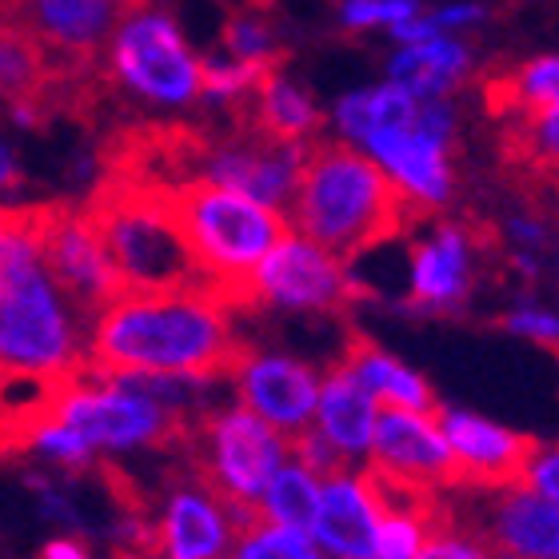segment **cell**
I'll use <instances>...</instances> for the list:
<instances>
[{
  "mask_svg": "<svg viewBox=\"0 0 559 559\" xmlns=\"http://www.w3.org/2000/svg\"><path fill=\"white\" fill-rule=\"evenodd\" d=\"M252 348L233 332L228 308L192 292H124L88 328L84 364L96 372H160L233 380Z\"/></svg>",
  "mask_w": 559,
  "mask_h": 559,
  "instance_id": "1",
  "label": "cell"
},
{
  "mask_svg": "<svg viewBox=\"0 0 559 559\" xmlns=\"http://www.w3.org/2000/svg\"><path fill=\"white\" fill-rule=\"evenodd\" d=\"M288 212L296 216L304 240H312L340 264H348L368 248H380L400 233H408L424 204L412 200L364 152L340 140L312 136L304 144Z\"/></svg>",
  "mask_w": 559,
  "mask_h": 559,
  "instance_id": "2",
  "label": "cell"
},
{
  "mask_svg": "<svg viewBox=\"0 0 559 559\" xmlns=\"http://www.w3.org/2000/svg\"><path fill=\"white\" fill-rule=\"evenodd\" d=\"M81 212L117 276L120 296L124 292H192L221 304V280L200 264L192 245L185 240L168 209L164 185L100 176V185L84 200Z\"/></svg>",
  "mask_w": 559,
  "mask_h": 559,
  "instance_id": "3",
  "label": "cell"
},
{
  "mask_svg": "<svg viewBox=\"0 0 559 559\" xmlns=\"http://www.w3.org/2000/svg\"><path fill=\"white\" fill-rule=\"evenodd\" d=\"M84 328L40 264V204L0 212V364L81 372Z\"/></svg>",
  "mask_w": 559,
  "mask_h": 559,
  "instance_id": "4",
  "label": "cell"
},
{
  "mask_svg": "<svg viewBox=\"0 0 559 559\" xmlns=\"http://www.w3.org/2000/svg\"><path fill=\"white\" fill-rule=\"evenodd\" d=\"M168 209L197 260L221 280V304L228 312H245V276L288 236V221L269 204L204 176L168 188Z\"/></svg>",
  "mask_w": 559,
  "mask_h": 559,
  "instance_id": "5",
  "label": "cell"
},
{
  "mask_svg": "<svg viewBox=\"0 0 559 559\" xmlns=\"http://www.w3.org/2000/svg\"><path fill=\"white\" fill-rule=\"evenodd\" d=\"M185 452L216 496L257 503L288 455V436L248 408L204 412L192 419Z\"/></svg>",
  "mask_w": 559,
  "mask_h": 559,
  "instance_id": "6",
  "label": "cell"
},
{
  "mask_svg": "<svg viewBox=\"0 0 559 559\" xmlns=\"http://www.w3.org/2000/svg\"><path fill=\"white\" fill-rule=\"evenodd\" d=\"M57 424L76 431L88 448H185L192 419L156 400L100 384L96 376H72L57 400Z\"/></svg>",
  "mask_w": 559,
  "mask_h": 559,
  "instance_id": "7",
  "label": "cell"
},
{
  "mask_svg": "<svg viewBox=\"0 0 559 559\" xmlns=\"http://www.w3.org/2000/svg\"><path fill=\"white\" fill-rule=\"evenodd\" d=\"M152 0H0V21L16 24L48 52L57 72L96 69L105 45Z\"/></svg>",
  "mask_w": 559,
  "mask_h": 559,
  "instance_id": "8",
  "label": "cell"
},
{
  "mask_svg": "<svg viewBox=\"0 0 559 559\" xmlns=\"http://www.w3.org/2000/svg\"><path fill=\"white\" fill-rule=\"evenodd\" d=\"M368 292L360 280L320 245L304 236H284L257 260V269L245 276V312L252 308H304V312H344Z\"/></svg>",
  "mask_w": 559,
  "mask_h": 559,
  "instance_id": "9",
  "label": "cell"
},
{
  "mask_svg": "<svg viewBox=\"0 0 559 559\" xmlns=\"http://www.w3.org/2000/svg\"><path fill=\"white\" fill-rule=\"evenodd\" d=\"M40 264L88 336L100 308L120 296V284L81 209H72L64 200L40 204Z\"/></svg>",
  "mask_w": 559,
  "mask_h": 559,
  "instance_id": "10",
  "label": "cell"
},
{
  "mask_svg": "<svg viewBox=\"0 0 559 559\" xmlns=\"http://www.w3.org/2000/svg\"><path fill=\"white\" fill-rule=\"evenodd\" d=\"M112 72L132 93L156 105H192L200 96V60L188 52L185 36L164 12H136L117 28Z\"/></svg>",
  "mask_w": 559,
  "mask_h": 559,
  "instance_id": "11",
  "label": "cell"
},
{
  "mask_svg": "<svg viewBox=\"0 0 559 559\" xmlns=\"http://www.w3.org/2000/svg\"><path fill=\"white\" fill-rule=\"evenodd\" d=\"M436 419H440L443 440H448V448L455 455L460 488L500 491L527 484V467H532V460L544 448L536 436L508 431L464 408H440Z\"/></svg>",
  "mask_w": 559,
  "mask_h": 559,
  "instance_id": "12",
  "label": "cell"
},
{
  "mask_svg": "<svg viewBox=\"0 0 559 559\" xmlns=\"http://www.w3.org/2000/svg\"><path fill=\"white\" fill-rule=\"evenodd\" d=\"M304 144H280L257 129H236L228 140H209L204 152V180L236 188L245 197L276 209L280 216L292 209L296 173H300Z\"/></svg>",
  "mask_w": 559,
  "mask_h": 559,
  "instance_id": "13",
  "label": "cell"
},
{
  "mask_svg": "<svg viewBox=\"0 0 559 559\" xmlns=\"http://www.w3.org/2000/svg\"><path fill=\"white\" fill-rule=\"evenodd\" d=\"M368 452H372L376 472H384L392 479H404V484L428 491L460 488L455 455L443 440L436 416H416V412L400 408L376 412Z\"/></svg>",
  "mask_w": 559,
  "mask_h": 559,
  "instance_id": "14",
  "label": "cell"
},
{
  "mask_svg": "<svg viewBox=\"0 0 559 559\" xmlns=\"http://www.w3.org/2000/svg\"><path fill=\"white\" fill-rule=\"evenodd\" d=\"M491 228L436 224V236L412 248V296L408 308L419 312H452L472 292V248H488Z\"/></svg>",
  "mask_w": 559,
  "mask_h": 559,
  "instance_id": "15",
  "label": "cell"
},
{
  "mask_svg": "<svg viewBox=\"0 0 559 559\" xmlns=\"http://www.w3.org/2000/svg\"><path fill=\"white\" fill-rule=\"evenodd\" d=\"M233 539L236 536L216 491L197 472L185 484H173L164 520L156 527V551L164 559H224Z\"/></svg>",
  "mask_w": 559,
  "mask_h": 559,
  "instance_id": "16",
  "label": "cell"
},
{
  "mask_svg": "<svg viewBox=\"0 0 559 559\" xmlns=\"http://www.w3.org/2000/svg\"><path fill=\"white\" fill-rule=\"evenodd\" d=\"M240 380V400L248 412H257L260 419H269L272 428L292 436L312 424L316 416V396L320 384L308 364L288 360V356H248V364L236 372Z\"/></svg>",
  "mask_w": 559,
  "mask_h": 559,
  "instance_id": "17",
  "label": "cell"
},
{
  "mask_svg": "<svg viewBox=\"0 0 559 559\" xmlns=\"http://www.w3.org/2000/svg\"><path fill=\"white\" fill-rule=\"evenodd\" d=\"M556 503L520 488H500L484 512V544L491 559H556L559 551Z\"/></svg>",
  "mask_w": 559,
  "mask_h": 559,
  "instance_id": "18",
  "label": "cell"
},
{
  "mask_svg": "<svg viewBox=\"0 0 559 559\" xmlns=\"http://www.w3.org/2000/svg\"><path fill=\"white\" fill-rule=\"evenodd\" d=\"M312 536L336 559H372L376 536H380V503H376L364 472L360 476L344 472V476L328 479V488H320Z\"/></svg>",
  "mask_w": 559,
  "mask_h": 559,
  "instance_id": "19",
  "label": "cell"
},
{
  "mask_svg": "<svg viewBox=\"0 0 559 559\" xmlns=\"http://www.w3.org/2000/svg\"><path fill=\"white\" fill-rule=\"evenodd\" d=\"M364 144L372 148L380 168L392 173L412 200H419L424 209H440L443 200L452 197V168H448V148L436 140L419 136L416 129H392V132H372L364 136Z\"/></svg>",
  "mask_w": 559,
  "mask_h": 559,
  "instance_id": "20",
  "label": "cell"
},
{
  "mask_svg": "<svg viewBox=\"0 0 559 559\" xmlns=\"http://www.w3.org/2000/svg\"><path fill=\"white\" fill-rule=\"evenodd\" d=\"M344 368L356 376V384L384 408L416 412V416H436V392L424 384V376H416L412 368H404L400 360H392L388 352H380L368 336H352L348 352H344Z\"/></svg>",
  "mask_w": 559,
  "mask_h": 559,
  "instance_id": "21",
  "label": "cell"
},
{
  "mask_svg": "<svg viewBox=\"0 0 559 559\" xmlns=\"http://www.w3.org/2000/svg\"><path fill=\"white\" fill-rule=\"evenodd\" d=\"M316 416H320V431L336 443L344 455H364L372 443V424H376V400L356 384V376L336 364L328 372L320 396H316Z\"/></svg>",
  "mask_w": 559,
  "mask_h": 559,
  "instance_id": "22",
  "label": "cell"
},
{
  "mask_svg": "<svg viewBox=\"0 0 559 559\" xmlns=\"http://www.w3.org/2000/svg\"><path fill=\"white\" fill-rule=\"evenodd\" d=\"M467 64H472V57L460 40L431 36V40L404 48L388 72H392V84H400L404 93H412L416 100H431V96H448L452 88H460Z\"/></svg>",
  "mask_w": 559,
  "mask_h": 559,
  "instance_id": "23",
  "label": "cell"
},
{
  "mask_svg": "<svg viewBox=\"0 0 559 559\" xmlns=\"http://www.w3.org/2000/svg\"><path fill=\"white\" fill-rule=\"evenodd\" d=\"M416 96L404 93L400 84H384V88H372V93L344 96L336 108V120L352 140H364L372 132L408 129L412 117H416Z\"/></svg>",
  "mask_w": 559,
  "mask_h": 559,
  "instance_id": "24",
  "label": "cell"
},
{
  "mask_svg": "<svg viewBox=\"0 0 559 559\" xmlns=\"http://www.w3.org/2000/svg\"><path fill=\"white\" fill-rule=\"evenodd\" d=\"M260 512L269 524L292 527V532H312L316 503H320V484L312 472H304L300 464H280L272 484L260 496Z\"/></svg>",
  "mask_w": 559,
  "mask_h": 559,
  "instance_id": "25",
  "label": "cell"
},
{
  "mask_svg": "<svg viewBox=\"0 0 559 559\" xmlns=\"http://www.w3.org/2000/svg\"><path fill=\"white\" fill-rule=\"evenodd\" d=\"M269 9H236L224 24V48L236 60H269V57H288L276 45V28L264 16Z\"/></svg>",
  "mask_w": 559,
  "mask_h": 559,
  "instance_id": "26",
  "label": "cell"
},
{
  "mask_svg": "<svg viewBox=\"0 0 559 559\" xmlns=\"http://www.w3.org/2000/svg\"><path fill=\"white\" fill-rule=\"evenodd\" d=\"M233 559H324L320 548H316L308 532H292V527L280 524H257L252 532L240 536Z\"/></svg>",
  "mask_w": 559,
  "mask_h": 559,
  "instance_id": "27",
  "label": "cell"
},
{
  "mask_svg": "<svg viewBox=\"0 0 559 559\" xmlns=\"http://www.w3.org/2000/svg\"><path fill=\"white\" fill-rule=\"evenodd\" d=\"M288 452L296 455V464L304 467V472H312L316 479H336L344 476V472H352V455H344L336 448V443L328 440L320 428H300L288 436Z\"/></svg>",
  "mask_w": 559,
  "mask_h": 559,
  "instance_id": "28",
  "label": "cell"
},
{
  "mask_svg": "<svg viewBox=\"0 0 559 559\" xmlns=\"http://www.w3.org/2000/svg\"><path fill=\"white\" fill-rule=\"evenodd\" d=\"M515 81V112H539V108L556 105V81H559V60L536 57L524 69L512 72Z\"/></svg>",
  "mask_w": 559,
  "mask_h": 559,
  "instance_id": "29",
  "label": "cell"
},
{
  "mask_svg": "<svg viewBox=\"0 0 559 559\" xmlns=\"http://www.w3.org/2000/svg\"><path fill=\"white\" fill-rule=\"evenodd\" d=\"M33 448H45L52 460H60V464H69V467H88V464H93V448H88L76 431H69L64 424H57V419L36 431Z\"/></svg>",
  "mask_w": 559,
  "mask_h": 559,
  "instance_id": "30",
  "label": "cell"
},
{
  "mask_svg": "<svg viewBox=\"0 0 559 559\" xmlns=\"http://www.w3.org/2000/svg\"><path fill=\"white\" fill-rule=\"evenodd\" d=\"M416 0H348L344 4V21L348 28H372V24H396L416 16Z\"/></svg>",
  "mask_w": 559,
  "mask_h": 559,
  "instance_id": "31",
  "label": "cell"
},
{
  "mask_svg": "<svg viewBox=\"0 0 559 559\" xmlns=\"http://www.w3.org/2000/svg\"><path fill=\"white\" fill-rule=\"evenodd\" d=\"M416 559H491L488 551L479 548L476 539H464L452 532V515L440 527H431L424 548L416 551Z\"/></svg>",
  "mask_w": 559,
  "mask_h": 559,
  "instance_id": "32",
  "label": "cell"
},
{
  "mask_svg": "<svg viewBox=\"0 0 559 559\" xmlns=\"http://www.w3.org/2000/svg\"><path fill=\"white\" fill-rule=\"evenodd\" d=\"M503 328H508V332H520V336H532L536 344H544V348H556L559 324H556V316H551V312L520 308V312L503 316Z\"/></svg>",
  "mask_w": 559,
  "mask_h": 559,
  "instance_id": "33",
  "label": "cell"
},
{
  "mask_svg": "<svg viewBox=\"0 0 559 559\" xmlns=\"http://www.w3.org/2000/svg\"><path fill=\"white\" fill-rule=\"evenodd\" d=\"M559 455L556 448H539V455L532 460V467H527V488L536 491V496H544V500L556 503L559 500Z\"/></svg>",
  "mask_w": 559,
  "mask_h": 559,
  "instance_id": "34",
  "label": "cell"
},
{
  "mask_svg": "<svg viewBox=\"0 0 559 559\" xmlns=\"http://www.w3.org/2000/svg\"><path fill=\"white\" fill-rule=\"evenodd\" d=\"M484 16V9L479 4H452V9H440L436 16H428L436 28H455V24H472Z\"/></svg>",
  "mask_w": 559,
  "mask_h": 559,
  "instance_id": "35",
  "label": "cell"
},
{
  "mask_svg": "<svg viewBox=\"0 0 559 559\" xmlns=\"http://www.w3.org/2000/svg\"><path fill=\"white\" fill-rule=\"evenodd\" d=\"M21 180H24V173H21V164H16V156L0 144V192H4V188H21Z\"/></svg>",
  "mask_w": 559,
  "mask_h": 559,
  "instance_id": "36",
  "label": "cell"
},
{
  "mask_svg": "<svg viewBox=\"0 0 559 559\" xmlns=\"http://www.w3.org/2000/svg\"><path fill=\"white\" fill-rule=\"evenodd\" d=\"M512 233L520 245H544V240H548V228H544V224H532V221H515Z\"/></svg>",
  "mask_w": 559,
  "mask_h": 559,
  "instance_id": "37",
  "label": "cell"
},
{
  "mask_svg": "<svg viewBox=\"0 0 559 559\" xmlns=\"http://www.w3.org/2000/svg\"><path fill=\"white\" fill-rule=\"evenodd\" d=\"M45 559H88V551L81 544H72V539H52L45 548Z\"/></svg>",
  "mask_w": 559,
  "mask_h": 559,
  "instance_id": "38",
  "label": "cell"
},
{
  "mask_svg": "<svg viewBox=\"0 0 559 559\" xmlns=\"http://www.w3.org/2000/svg\"><path fill=\"white\" fill-rule=\"evenodd\" d=\"M129 559H136V556H129ZM140 559H148V556H140Z\"/></svg>",
  "mask_w": 559,
  "mask_h": 559,
  "instance_id": "39",
  "label": "cell"
},
{
  "mask_svg": "<svg viewBox=\"0 0 559 559\" xmlns=\"http://www.w3.org/2000/svg\"><path fill=\"white\" fill-rule=\"evenodd\" d=\"M117 559H129V556H117Z\"/></svg>",
  "mask_w": 559,
  "mask_h": 559,
  "instance_id": "40",
  "label": "cell"
}]
</instances>
